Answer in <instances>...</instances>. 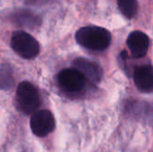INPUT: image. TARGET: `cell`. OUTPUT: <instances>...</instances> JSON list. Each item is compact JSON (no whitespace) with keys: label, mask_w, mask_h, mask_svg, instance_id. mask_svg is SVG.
Listing matches in <instances>:
<instances>
[{"label":"cell","mask_w":153,"mask_h":152,"mask_svg":"<svg viewBox=\"0 0 153 152\" xmlns=\"http://www.w3.org/2000/svg\"><path fill=\"white\" fill-rule=\"evenodd\" d=\"M75 39L82 47L96 51L107 49L111 43L110 32L98 26H86L79 29Z\"/></svg>","instance_id":"6da1fadb"},{"label":"cell","mask_w":153,"mask_h":152,"mask_svg":"<svg viewBox=\"0 0 153 152\" xmlns=\"http://www.w3.org/2000/svg\"><path fill=\"white\" fill-rule=\"evenodd\" d=\"M16 100L19 108L27 115L34 113L40 105L39 92L36 87L29 82H22L19 84Z\"/></svg>","instance_id":"7a4b0ae2"},{"label":"cell","mask_w":153,"mask_h":152,"mask_svg":"<svg viewBox=\"0 0 153 152\" xmlns=\"http://www.w3.org/2000/svg\"><path fill=\"white\" fill-rule=\"evenodd\" d=\"M13 51L24 59H33L39 53V44L30 34L25 31H16L11 39Z\"/></svg>","instance_id":"3957f363"},{"label":"cell","mask_w":153,"mask_h":152,"mask_svg":"<svg viewBox=\"0 0 153 152\" xmlns=\"http://www.w3.org/2000/svg\"><path fill=\"white\" fill-rule=\"evenodd\" d=\"M57 79L60 87L71 93L82 91L86 85V79L83 74L74 67L61 71Z\"/></svg>","instance_id":"277c9868"},{"label":"cell","mask_w":153,"mask_h":152,"mask_svg":"<svg viewBox=\"0 0 153 152\" xmlns=\"http://www.w3.org/2000/svg\"><path fill=\"white\" fill-rule=\"evenodd\" d=\"M56 122L52 113L43 109L35 112L30 118V128L39 137H45L55 129Z\"/></svg>","instance_id":"5b68a950"},{"label":"cell","mask_w":153,"mask_h":152,"mask_svg":"<svg viewBox=\"0 0 153 152\" xmlns=\"http://www.w3.org/2000/svg\"><path fill=\"white\" fill-rule=\"evenodd\" d=\"M73 65L74 68L83 74L86 81H90L92 83H98L101 80L102 70L97 63L86 58L79 57L74 61Z\"/></svg>","instance_id":"8992f818"},{"label":"cell","mask_w":153,"mask_h":152,"mask_svg":"<svg viewBox=\"0 0 153 152\" xmlns=\"http://www.w3.org/2000/svg\"><path fill=\"white\" fill-rule=\"evenodd\" d=\"M127 46L134 57H143L147 54L149 49V37L142 31H133L127 39Z\"/></svg>","instance_id":"52a82bcc"},{"label":"cell","mask_w":153,"mask_h":152,"mask_svg":"<svg viewBox=\"0 0 153 152\" xmlns=\"http://www.w3.org/2000/svg\"><path fill=\"white\" fill-rule=\"evenodd\" d=\"M134 81L143 92H153V67L151 65H143L137 66L134 72Z\"/></svg>","instance_id":"ba28073f"},{"label":"cell","mask_w":153,"mask_h":152,"mask_svg":"<svg viewBox=\"0 0 153 152\" xmlns=\"http://www.w3.org/2000/svg\"><path fill=\"white\" fill-rule=\"evenodd\" d=\"M118 7L121 13L128 19L134 18L138 11L137 0H117Z\"/></svg>","instance_id":"9c48e42d"},{"label":"cell","mask_w":153,"mask_h":152,"mask_svg":"<svg viewBox=\"0 0 153 152\" xmlns=\"http://www.w3.org/2000/svg\"><path fill=\"white\" fill-rule=\"evenodd\" d=\"M13 85V80L12 70L6 65H0V89L9 90Z\"/></svg>","instance_id":"30bf717a"}]
</instances>
